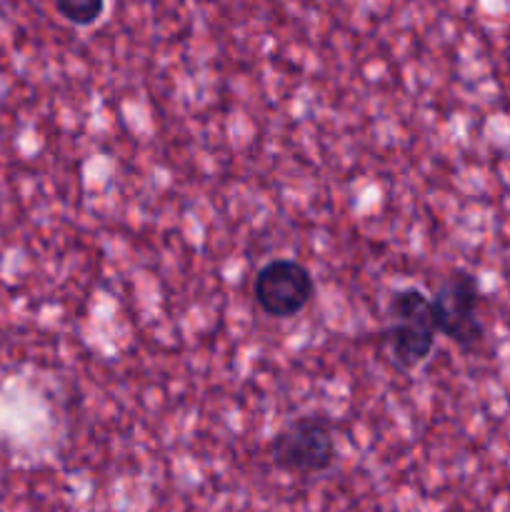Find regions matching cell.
<instances>
[{"label": "cell", "mask_w": 510, "mask_h": 512, "mask_svg": "<svg viewBox=\"0 0 510 512\" xmlns=\"http://www.w3.org/2000/svg\"><path fill=\"white\" fill-rule=\"evenodd\" d=\"M388 315L390 325L385 328L383 340L393 355V363L400 370L418 368L433 353L438 335L433 303L420 290L405 288L390 298Z\"/></svg>", "instance_id": "cell-1"}, {"label": "cell", "mask_w": 510, "mask_h": 512, "mask_svg": "<svg viewBox=\"0 0 510 512\" xmlns=\"http://www.w3.org/2000/svg\"><path fill=\"white\" fill-rule=\"evenodd\" d=\"M315 285L308 270L295 260H273L255 275L253 295L270 318H293L313 300Z\"/></svg>", "instance_id": "cell-4"}, {"label": "cell", "mask_w": 510, "mask_h": 512, "mask_svg": "<svg viewBox=\"0 0 510 512\" xmlns=\"http://www.w3.org/2000/svg\"><path fill=\"white\" fill-rule=\"evenodd\" d=\"M430 303H433L440 335L465 350L475 348L483 340L485 330L478 318L480 288L475 275L465 273V270L450 273L435 290V298Z\"/></svg>", "instance_id": "cell-2"}, {"label": "cell", "mask_w": 510, "mask_h": 512, "mask_svg": "<svg viewBox=\"0 0 510 512\" xmlns=\"http://www.w3.org/2000/svg\"><path fill=\"white\" fill-rule=\"evenodd\" d=\"M55 10L73 25H93L103 15L105 0H55Z\"/></svg>", "instance_id": "cell-5"}, {"label": "cell", "mask_w": 510, "mask_h": 512, "mask_svg": "<svg viewBox=\"0 0 510 512\" xmlns=\"http://www.w3.org/2000/svg\"><path fill=\"white\" fill-rule=\"evenodd\" d=\"M270 455L273 463L288 473H323L335 460L333 430L318 418H298L275 435Z\"/></svg>", "instance_id": "cell-3"}]
</instances>
